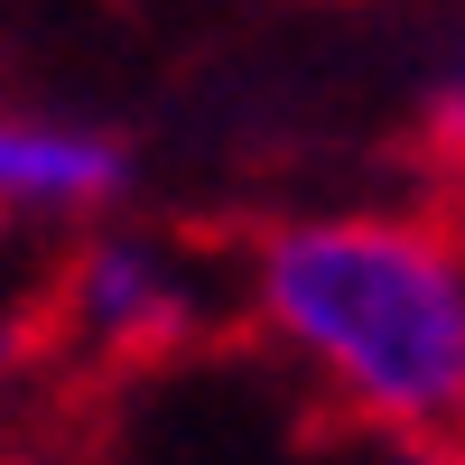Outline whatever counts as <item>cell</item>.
<instances>
[{
  "mask_svg": "<svg viewBox=\"0 0 465 465\" xmlns=\"http://www.w3.org/2000/svg\"><path fill=\"white\" fill-rule=\"evenodd\" d=\"M232 307L326 419L381 447L465 438V214L307 205L232 261Z\"/></svg>",
  "mask_w": 465,
  "mask_h": 465,
  "instance_id": "obj_1",
  "label": "cell"
},
{
  "mask_svg": "<svg viewBox=\"0 0 465 465\" xmlns=\"http://www.w3.org/2000/svg\"><path fill=\"white\" fill-rule=\"evenodd\" d=\"M214 317V270L131 214H94L56 270V326L94 363H159Z\"/></svg>",
  "mask_w": 465,
  "mask_h": 465,
  "instance_id": "obj_2",
  "label": "cell"
},
{
  "mask_svg": "<svg viewBox=\"0 0 465 465\" xmlns=\"http://www.w3.org/2000/svg\"><path fill=\"white\" fill-rule=\"evenodd\" d=\"M131 196V140L84 112L0 103V223H94Z\"/></svg>",
  "mask_w": 465,
  "mask_h": 465,
  "instance_id": "obj_3",
  "label": "cell"
},
{
  "mask_svg": "<svg viewBox=\"0 0 465 465\" xmlns=\"http://www.w3.org/2000/svg\"><path fill=\"white\" fill-rule=\"evenodd\" d=\"M429 149H438V168L465 186V74H447V94L429 112Z\"/></svg>",
  "mask_w": 465,
  "mask_h": 465,
  "instance_id": "obj_4",
  "label": "cell"
},
{
  "mask_svg": "<svg viewBox=\"0 0 465 465\" xmlns=\"http://www.w3.org/2000/svg\"><path fill=\"white\" fill-rule=\"evenodd\" d=\"M391 465H465V438H419V447H391Z\"/></svg>",
  "mask_w": 465,
  "mask_h": 465,
  "instance_id": "obj_5",
  "label": "cell"
}]
</instances>
